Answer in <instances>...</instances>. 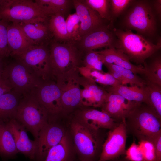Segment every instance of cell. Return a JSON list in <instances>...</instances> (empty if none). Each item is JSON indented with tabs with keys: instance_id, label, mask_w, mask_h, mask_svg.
I'll return each instance as SVG.
<instances>
[{
	"instance_id": "obj_37",
	"label": "cell",
	"mask_w": 161,
	"mask_h": 161,
	"mask_svg": "<svg viewBox=\"0 0 161 161\" xmlns=\"http://www.w3.org/2000/svg\"><path fill=\"white\" fill-rule=\"evenodd\" d=\"M125 157L131 161H145L143 152L135 142L126 151Z\"/></svg>"
},
{
	"instance_id": "obj_16",
	"label": "cell",
	"mask_w": 161,
	"mask_h": 161,
	"mask_svg": "<svg viewBox=\"0 0 161 161\" xmlns=\"http://www.w3.org/2000/svg\"><path fill=\"white\" fill-rule=\"evenodd\" d=\"M4 121L13 136L18 152L31 160H36L37 142L29 139L25 127L16 119H11Z\"/></svg>"
},
{
	"instance_id": "obj_15",
	"label": "cell",
	"mask_w": 161,
	"mask_h": 161,
	"mask_svg": "<svg viewBox=\"0 0 161 161\" xmlns=\"http://www.w3.org/2000/svg\"><path fill=\"white\" fill-rule=\"evenodd\" d=\"M69 115L96 129L112 130L120 123L117 122L105 112L91 107H82Z\"/></svg>"
},
{
	"instance_id": "obj_28",
	"label": "cell",
	"mask_w": 161,
	"mask_h": 161,
	"mask_svg": "<svg viewBox=\"0 0 161 161\" xmlns=\"http://www.w3.org/2000/svg\"><path fill=\"white\" fill-rule=\"evenodd\" d=\"M80 75L92 81L106 86H113L122 84L110 74L91 69L84 66L78 67Z\"/></svg>"
},
{
	"instance_id": "obj_34",
	"label": "cell",
	"mask_w": 161,
	"mask_h": 161,
	"mask_svg": "<svg viewBox=\"0 0 161 161\" xmlns=\"http://www.w3.org/2000/svg\"><path fill=\"white\" fill-rule=\"evenodd\" d=\"M84 2L95 11L103 19L110 20L109 5V0H86Z\"/></svg>"
},
{
	"instance_id": "obj_10",
	"label": "cell",
	"mask_w": 161,
	"mask_h": 161,
	"mask_svg": "<svg viewBox=\"0 0 161 161\" xmlns=\"http://www.w3.org/2000/svg\"><path fill=\"white\" fill-rule=\"evenodd\" d=\"M49 55L48 45H32L15 58L25 64L38 78L45 80L52 78Z\"/></svg>"
},
{
	"instance_id": "obj_12",
	"label": "cell",
	"mask_w": 161,
	"mask_h": 161,
	"mask_svg": "<svg viewBox=\"0 0 161 161\" xmlns=\"http://www.w3.org/2000/svg\"><path fill=\"white\" fill-rule=\"evenodd\" d=\"M58 119H50L41 131L37 142L36 160H44L49 150L58 144L66 134L67 130L60 123Z\"/></svg>"
},
{
	"instance_id": "obj_25",
	"label": "cell",
	"mask_w": 161,
	"mask_h": 161,
	"mask_svg": "<svg viewBox=\"0 0 161 161\" xmlns=\"http://www.w3.org/2000/svg\"><path fill=\"white\" fill-rule=\"evenodd\" d=\"M103 65L107 68L108 73L120 81L122 85L129 84L142 87L146 84L145 80L130 70L113 64L104 63Z\"/></svg>"
},
{
	"instance_id": "obj_38",
	"label": "cell",
	"mask_w": 161,
	"mask_h": 161,
	"mask_svg": "<svg viewBox=\"0 0 161 161\" xmlns=\"http://www.w3.org/2000/svg\"><path fill=\"white\" fill-rule=\"evenodd\" d=\"M129 0H112L110 2L113 15L119 16L131 2Z\"/></svg>"
},
{
	"instance_id": "obj_6",
	"label": "cell",
	"mask_w": 161,
	"mask_h": 161,
	"mask_svg": "<svg viewBox=\"0 0 161 161\" xmlns=\"http://www.w3.org/2000/svg\"><path fill=\"white\" fill-rule=\"evenodd\" d=\"M80 77L77 68L55 78L61 93L62 116L68 117L83 106L81 100Z\"/></svg>"
},
{
	"instance_id": "obj_14",
	"label": "cell",
	"mask_w": 161,
	"mask_h": 161,
	"mask_svg": "<svg viewBox=\"0 0 161 161\" xmlns=\"http://www.w3.org/2000/svg\"><path fill=\"white\" fill-rule=\"evenodd\" d=\"M47 18H39L18 24L32 45H48L53 40Z\"/></svg>"
},
{
	"instance_id": "obj_24",
	"label": "cell",
	"mask_w": 161,
	"mask_h": 161,
	"mask_svg": "<svg viewBox=\"0 0 161 161\" xmlns=\"http://www.w3.org/2000/svg\"><path fill=\"white\" fill-rule=\"evenodd\" d=\"M22 96L12 89L0 97V120L16 119L17 108Z\"/></svg>"
},
{
	"instance_id": "obj_33",
	"label": "cell",
	"mask_w": 161,
	"mask_h": 161,
	"mask_svg": "<svg viewBox=\"0 0 161 161\" xmlns=\"http://www.w3.org/2000/svg\"><path fill=\"white\" fill-rule=\"evenodd\" d=\"M69 41H78L80 38V22L76 13L69 14L66 20Z\"/></svg>"
},
{
	"instance_id": "obj_29",
	"label": "cell",
	"mask_w": 161,
	"mask_h": 161,
	"mask_svg": "<svg viewBox=\"0 0 161 161\" xmlns=\"http://www.w3.org/2000/svg\"><path fill=\"white\" fill-rule=\"evenodd\" d=\"M49 26L52 36L57 41H69L64 16L57 13L49 17Z\"/></svg>"
},
{
	"instance_id": "obj_2",
	"label": "cell",
	"mask_w": 161,
	"mask_h": 161,
	"mask_svg": "<svg viewBox=\"0 0 161 161\" xmlns=\"http://www.w3.org/2000/svg\"><path fill=\"white\" fill-rule=\"evenodd\" d=\"M127 134L141 142L152 143L161 133V119L145 103H138L124 120Z\"/></svg>"
},
{
	"instance_id": "obj_42",
	"label": "cell",
	"mask_w": 161,
	"mask_h": 161,
	"mask_svg": "<svg viewBox=\"0 0 161 161\" xmlns=\"http://www.w3.org/2000/svg\"><path fill=\"white\" fill-rule=\"evenodd\" d=\"M3 59L0 57V75L3 72L4 68L6 64Z\"/></svg>"
},
{
	"instance_id": "obj_21",
	"label": "cell",
	"mask_w": 161,
	"mask_h": 161,
	"mask_svg": "<svg viewBox=\"0 0 161 161\" xmlns=\"http://www.w3.org/2000/svg\"><path fill=\"white\" fill-rule=\"evenodd\" d=\"M7 41L10 56L15 58L22 54L32 46L18 24H9Z\"/></svg>"
},
{
	"instance_id": "obj_22",
	"label": "cell",
	"mask_w": 161,
	"mask_h": 161,
	"mask_svg": "<svg viewBox=\"0 0 161 161\" xmlns=\"http://www.w3.org/2000/svg\"><path fill=\"white\" fill-rule=\"evenodd\" d=\"M101 55L104 63L113 64L130 70L136 74L143 75V67L131 63L128 57L123 51L114 47H109L105 49L97 51Z\"/></svg>"
},
{
	"instance_id": "obj_4",
	"label": "cell",
	"mask_w": 161,
	"mask_h": 161,
	"mask_svg": "<svg viewBox=\"0 0 161 161\" xmlns=\"http://www.w3.org/2000/svg\"><path fill=\"white\" fill-rule=\"evenodd\" d=\"M49 119L47 110L32 92L22 95L17 108L16 119L31 133L35 140Z\"/></svg>"
},
{
	"instance_id": "obj_32",
	"label": "cell",
	"mask_w": 161,
	"mask_h": 161,
	"mask_svg": "<svg viewBox=\"0 0 161 161\" xmlns=\"http://www.w3.org/2000/svg\"><path fill=\"white\" fill-rule=\"evenodd\" d=\"M145 80L161 87V58L160 56L154 58L149 64L144 63Z\"/></svg>"
},
{
	"instance_id": "obj_11",
	"label": "cell",
	"mask_w": 161,
	"mask_h": 161,
	"mask_svg": "<svg viewBox=\"0 0 161 161\" xmlns=\"http://www.w3.org/2000/svg\"><path fill=\"white\" fill-rule=\"evenodd\" d=\"M31 92L46 109L50 117L62 116L61 93L55 79L42 81Z\"/></svg>"
},
{
	"instance_id": "obj_20",
	"label": "cell",
	"mask_w": 161,
	"mask_h": 161,
	"mask_svg": "<svg viewBox=\"0 0 161 161\" xmlns=\"http://www.w3.org/2000/svg\"><path fill=\"white\" fill-rule=\"evenodd\" d=\"M138 103L129 101L117 94L108 92L101 110L120 123L124 120L129 112Z\"/></svg>"
},
{
	"instance_id": "obj_13",
	"label": "cell",
	"mask_w": 161,
	"mask_h": 161,
	"mask_svg": "<svg viewBox=\"0 0 161 161\" xmlns=\"http://www.w3.org/2000/svg\"><path fill=\"white\" fill-rule=\"evenodd\" d=\"M127 134L124 120L109 130L98 161H108L125 154Z\"/></svg>"
},
{
	"instance_id": "obj_23",
	"label": "cell",
	"mask_w": 161,
	"mask_h": 161,
	"mask_svg": "<svg viewBox=\"0 0 161 161\" xmlns=\"http://www.w3.org/2000/svg\"><path fill=\"white\" fill-rule=\"evenodd\" d=\"M76 154L67 130L61 142L48 151L44 161H74Z\"/></svg>"
},
{
	"instance_id": "obj_1",
	"label": "cell",
	"mask_w": 161,
	"mask_h": 161,
	"mask_svg": "<svg viewBox=\"0 0 161 161\" xmlns=\"http://www.w3.org/2000/svg\"><path fill=\"white\" fill-rule=\"evenodd\" d=\"M69 129L73 148L80 161H98L105 140L101 129H93L69 115Z\"/></svg>"
},
{
	"instance_id": "obj_40",
	"label": "cell",
	"mask_w": 161,
	"mask_h": 161,
	"mask_svg": "<svg viewBox=\"0 0 161 161\" xmlns=\"http://www.w3.org/2000/svg\"><path fill=\"white\" fill-rule=\"evenodd\" d=\"M152 144L154 148L156 161H161V133L156 137Z\"/></svg>"
},
{
	"instance_id": "obj_44",
	"label": "cell",
	"mask_w": 161,
	"mask_h": 161,
	"mask_svg": "<svg viewBox=\"0 0 161 161\" xmlns=\"http://www.w3.org/2000/svg\"><path fill=\"white\" fill-rule=\"evenodd\" d=\"M4 0H0V4H1L3 1Z\"/></svg>"
},
{
	"instance_id": "obj_3",
	"label": "cell",
	"mask_w": 161,
	"mask_h": 161,
	"mask_svg": "<svg viewBox=\"0 0 161 161\" xmlns=\"http://www.w3.org/2000/svg\"><path fill=\"white\" fill-rule=\"evenodd\" d=\"M116 38L114 47L122 50L130 61L137 64H143L161 48V42L156 44L146 39L142 35L114 28Z\"/></svg>"
},
{
	"instance_id": "obj_35",
	"label": "cell",
	"mask_w": 161,
	"mask_h": 161,
	"mask_svg": "<svg viewBox=\"0 0 161 161\" xmlns=\"http://www.w3.org/2000/svg\"><path fill=\"white\" fill-rule=\"evenodd\" d=\"M84 66L103 72V66L104 62L97 51H92L87 52L83 61Z\"/></svg>"
},
{
	"instance_id": "obj_17",
	"label": "cell",
	"mask_w": 161,
	"mask_h": 161,
	"mask_svg": "<svg viewBox=\"0 0 161 161\" xmlns=\"http://www.w3.org/2000/svg\"><path fill=\"white\" fill-rule=\"evenodd\" d=\"M115 41L113 30L104 26L82 37L77 41L80 48L87 52L101 47H114Z\"/></svg>"
},
{
	"instance_id": "obj_41",
	"label": "cell",
	"mask_w": 161,
	"mask_h": 161,
	"mask_svg": "<svg viewBox=\"0 0 161 161\" xmlns=\"http://www.w3.org/2000/svg\"><path fill=\"white\" fill-rule=\"evenodd\" d=\"M155 6L157 13L159 15L161 14V0L156 1L155 3Z\"/></svg>"
},
{
	"instance_id": "obj_31",
	"label": "cell",
	"mask_w": 161,
	"mask_h": 161,
	"mask_svg": "<svg viewBox=\"0 0 161 161\" xmlns=\"http://www.w3.org/2000/svg\"><path fill=\"white\" fill-rule=\"evenodd\" d=\"M37 4L47 16L57 13L64 16L72 1L68 0H35Z\"/></svg>"
},
{
	"instance_id": "obj_8",
	"label": "cell",
	"mask_w": 161,
	"mask_h": 161,
	"mask_svg": "<svg viewBox=\"0 0 161 161\" xmlns=\"http://www.w3.org/2000/svg\"><path fill=\"white\" fill-rule=\"evenodd\" d=\"M6 64L3 73L13 89L22 95L31 93L42 80L25 64L18 60Z\"/></svg>"
},
{
	"instance_id": "obj_5",
	"label": "cell",
	"mask_w": 161,
	"mask_h": 161,
	"mask_svg": "<svg viewBox=\"0 0 161 161\" xmlns=\"http://www.w3.org/2000/svg\"><path fill=\"white\" fill-rule=\"evenodd\" d=\"M49 46V64L52 78L80 66L81 58L78 48L71 43H61L53 40Z\"/></svg>"
},
{
	"instance_id": "obj_43",
	"label": "cell",
	"mask_w": 161,
	"mask_h": 161,
	"mask_svg": "<svg viewBox=\"0 0 161 161\" xmlns=\"http://www.w3.org/2000/svg\"><path fill=\"white\" fill-rule=\"evenodd\" d=\"M120 157L108 161H131L127 158L125 157Z\"/></svg>"
},
{
	"instance_id": "obj_26",
	"label": "cell",
	"mask_w": 161,
	"mask_h": 161,
	"mask_svg": "<svg viewBox=\"0 0 161 161\" xmlns=\"http://www.w3.org/2000/svg\"><path fill=\"white\" fill-rule=\"evenodd\" d=\"M106 87V90L108 92L119 95L129 101L146 103V95L144 86L141 87L135 85L128 86L120 84Z\"/></svg>"
},
{
	"instance_id": "obj_36",
	"label": "cell",
	"mask_w": 161,
	"mask_h": 161,
	"mask_svg": "<svg viewBox=\"0 0 161 161\" xmlns=\"http://www.w3.org/2000/svg\"><path fill=\"white\" fill-rule=\"evenodd\" d=\"M8 22L0 19V57L4 59L10 56L7 41Z\"/></svg>"
},
{
	"instance_id": "obj_18",
	"label": "cell",
	"mask_w": 161,
	"mask_h": 161,
	"mask_svg": "<svg viewBox=\"0 0 161 161\" xmlns=\"http://www.w3.org/2000/svg\"><path fill=\"white\" fill-rule=\"evenodd\" d=\"M73 4L80 20V38L84 35L102 27L103 20L95 11L92 9L83 0H74Z\"/></svg>"
},
{
	"instance_id": "obj_30",
	"label": "cell",
	"mask_w": 161,
	"mask_h": 161,
	"mask_svg": "<svg viewBox=\"0 0 161 161\" xmlns=\"http://www.w3.org/2000/svg\"><path fill=\"white\" fill-rule=\"evenodd\" d=\"M144 88L146 95V104L161 119V87L146 81Z\"/></svg>"
},
{
	"instance_id": "obj_9",
	"label": "cell",
	"mask_w": 161,
	"mask_h": 161,
	"mask_svg": "<svg viewBox=\"0 0 161 161\" xmlns=\"http://www.w3.org/2000/svg\"><path fill=\"white\" fill-rule=\"evenodd\" d=\"M125 23L129 28L145 35H152L156 29L154 14L145 1H138L133 5L125 17Z\"/></svg>"
},
{
	"instance_id": "obj_39",
	"label": "cell",
	"mask_w": 161,
	"mask_h": 161,
	"mask_svg": "<svg viewBox=\"0 0 161 161\" xmlns=\"http://www.w3.org/2000/svg\"><path fill=\"white\" fill-rule=\"evenodd\" d=\"M12 89L8 80L2 72L0 75V97Z\"/></svg>"
},
{
	"instance_id": "obj_19",
	"label": "cell",
	"mask_w": 161,
	"mask_h": 161,
	"mask_svg": "<svg viewBox=\"0 0 161 161\" xmlns=\"http://www.w3.org/2000/svg\"><path fill=\"white\" fill-rule=\"evenodd\" d=\"M80 84L83 106L86 107H100L104 104L108 92L97 83L80 75Z\"/></svg>"
},
{
	"instance_id": "obj_7",
	"label": "cell",
	"mask_w": 161,
	"mask_h": 161,
	"mask_svg": "<svg viewBox=\"0 0 161 161\" xmlns=\"http://www.w3.org/2000/svg\"><path fill=\"white\" fill-rule=\"evenodd\" d=\"M48 17L35 0H4L0 4V19L9 23L18 24Z\"/></svg>"
},
{
	"instance_id": "obj_27",
	"label": "cell",
	"mask_w": 161,
	"mask_h": 161,
	"mask_svg": "<svg viewBox=\"0 0 161 161\" xmlns=\"http://www.w3.org/2000/svg\"><path fill=\"white\" fill-rule=\"evenodd\" d=\"M18 152L13 136L4 121L0 120V155L3 158L13 157Z\"/></svg>"
}]
</instances>
